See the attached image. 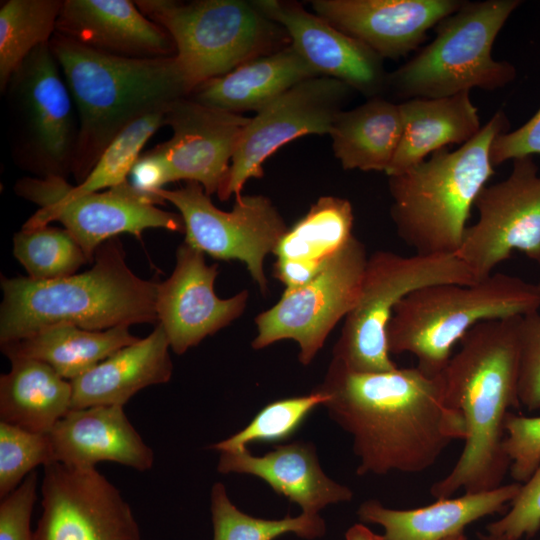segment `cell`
Masks as SVG:
<instances>
[{
  "instance_id": "52a82bcc",
  "label": "cell",
  "mask_w": 540,
  "mask_h": 540,
  "mask_svg": "<svg viewBox=\"0 0 540 540\" xmlns=\"http://www.w3.org/2000/svg\"><path fill=\"white\" fill-rule=\"evenodd\" d=\"M520 0L463 1L437 24L435 37L410 60L388 74L387 87L406 100L493 91L516 77L508 61L492 57L493 44Z\"/></svg>"
},
{
  "instance_id": "d6986e66",
  "label": "cell",
  "mask_w": 540,
  "mask_h": 540,
  "mask_svg": "<svg viewBox=\"0 0 540 540\" xmlns=\"http://www.w3.org/2000/svg\"><path fill=\"white\" fill-rule=\"evenodd\" d=\"M460 0H314L315 14L365 44L380 58L417 50L427 32L462 5Z\"/></svg>"
},
{
  "instance_id": "4dcf8cb0",
  "label": "cell",
  "mask_w": 540,
  "mask_h": 540,
  "mask_svg": "<svg viewBox=\"0 0 540 540\" xmlns=\"http://www.w3.org/2000/svg\"><path fill=\"white\" fill-rule=\"evenodd\" d=\"M138 340L130 334L128 326L94 331L59 325L3 343L1 350L9 360L30 358L44 362L62 378L72 381Z\"/></svg>"
},
{
  "instance_id": "44dd1931",
  "label": "cell",
  "mask_w": 540,
  "mask_h": 540,
  "mask_svg": "<svg viewBox=\"0 0 540 540\" xmlns=\"http://www.w3.org/2000/svg\"><path fill=\"white\" fill-rule=\"evenodd\" d=\"M89 48L123 57L175 55L161 26L129 0H63L56 32Z\"/></svg>"
},
{
  "instance_id": "3957f363",
  "label": "cell",
  "mask_w": 540,
  "mask_h": 540,
  "mask_svg": "<svg viewBox=\"0 0 540 540\" xmlns=\"http://www.w3.org/2000/svg\"><path fill=\"white\" fill-rule=\"evenodd\" d=\"M50 47L77 107L79 129L71 172L78 183L128 125L191 94L174 56H117L57 33Z\"/></svg>"
},
{
  "instance_id": "9a60e30c",
  "label": "cell",
  "mask_w": 540,
  "mask_h": 540,
  "mask_svg": "<svg viewBox=\"0 0 540 540\" xmlns=\"http://www.w3.org/2000/svg\"><path fill=\"white\" fill-rule=\"evenodd\" d=\"M41 494L34 540H141L129 504L96 468L50 463Z\"/></svg>"
},
{
  "instance_id": "83f0119b",
  "label": "cell",
  "mask_w": 540,
  "mask_h": 540,
  "mask_svg": "<svg viewBox=\"0 0 540 540\" xmlns=\"http://www.w3.org/2000/svg\"><path fill=\"white\" fill-rule=\"evenodd\" d=\"M402 136L387 176L417 165L451 144L460 146L482 128L470 92L440 98H412L399 104Z\"/></svg>"
},
{
  "instance_id": "e0dca14e",
  "label": "cell",
  "mask_w": 540,
  "mask_h": 540,
  "mask_svg": "<svg viewBox=\"0 0 540 540\" xmlns=\"http://www.w3.org/2000/svg\"><path fill=\"white\" fill-rule=\"evenodd\" d=\"M249 120L188 96L171 102L165 125L173 134L157 148L168 161L172 182H197L208 195L218 193Z\"/></svg>"
},
{
  "instance_id": "f6af8a7d",
  "label": "cell",
  "mask_w": 540,
  "mask_h": 540,
  "mask_svg": "<svg viewBox=\"0 0 540 540\" xmlns=\"http://www.w3.org/2000/svg\"><path fill=\"white\" fill-rule=\"evenodd\" d=\"M477 536L479 540H508L506 538L499 537L490 533H486V534L478 533Z\"/></svg>"
},
{
  "instance_id": "8d00e7d4",
  "label": "cell",
  "mask_w": 540,
  "mask_h": 540,
  "mask_svg": "<svg viewBox=\"0 0 540 540\" xmlns=\"http://www.w3.org/2000/svg\"><path fill=\"white\" fill-rule=\"evenodd\" d=\"M54 462L48 433L0 422V497L15 490L39 465Z\"/></svg>"
},
{
  "instance_id": "2e32d148",
  "label": "cell",
  "mask_w": 540,
  "mask_h": 540,
  "mask_svg": "<svg viewBox=\"0 0 540 540\" xmlns=\"http://www.w3.org/2000/svg\"><path fill=\"white\" fill-rule=\"evenodd\" d=\"M204 253L182 243L176 251L171 276L157 283L156 311L170 348L183 354L239 318L246 309L248 291L219 298L214 290L218 265H208Z\"/></svg>"
},
{
  "instance_id": "f35d334b",
  "label": "cell",
  "mask_w": 540,
  "mask_h": 540,
  "mask_svg": "<svg viewBox=\"0 0 540 540\" xmlns=\"http://www.w3.org/2000/svg\"><path fill=\"white\" fill-rule=\"evenodd\" d=\"M503 448L510 460V474L524 483L540 463V416L508 412L504 422Z\"/></svg>"
},
{
  "instance_id": "ac0fdd59",
  "label": "cell",
  "mask_w": 540,
  "mask_h": 540,
  "mask_svg": "<svg viewBox=\"0 0 540 540\" xmlns=\"http://www.w3.org/2000/svg\"><path fill=\"white\" fill-rule=\"evenodd\" d=\"M253 3L268 19L284 28L291 45L320 76L337 79L371 97L387 87L383 59L324 18L297 3L278 0Z\"/></svg>"
},
{
  "instance_id": "7402d4cb",
  "label": "cell",
  "mask_w": 540,
  "mask_h": 540,
  "mask_svg": "<svg viewBox=\"0 0 540 540\" xmlns=\"http://www.w3.org/2000/svg\"><path fill=\"white\" fill-rule=\"evenodd\" d=\"M54 462L95 468L110 461L137 471L154 463L152 449L127 418L123 406L101 405L71 409L48 433Z\"/></svg>"
},
{
  "instance_id": "f546056e",
  "label": "cell",
  "mask_w": 540,
  "mask_h": 540,
  "mask_svg": "<svg viewBox=\"0 0 540 540\" xmlns=\"http://www.w3.org/2000/svg\"><path fill=\"white\" fill-rule=\"evenodd\" d=\"M399 104L372 97L351 110H342L329 135L335 157L345 170L387 173L402 136Z\"/></svg>"
},
{
  "instance_id": "7bdbcfd3",
  "label": "cell",
  "mask_w": 540,
  "mask_h": 540,
  "mask_svg": "<svg viewBox=\"0 0 540 540\" xmlns=\"http://www.w3.org/2000/svg\"><path fill=\"white\" fill-rule=\"evenodd\" d=\"M540 154V107L521 127L503 132L493 141L490 158L493 166L517 158Z\"/></svg>"
},
{
  "instance_id": "4fadbf2b",
  "label": "cell",
  "mask_w": 540,
  "mask_h": 540,
  "mask_svg": "<svg viewBox=\"0 0 540 540\" xmlns=\"http://www.w3.org/2000/svg\"><path fill=\"white\" fill-rule=\"evenodd\" d=\"M352 91L337 79L316 76L257 111L244 128L228 176L217 193L219 199L240 196L250 178L263 176L265 160L288 142L308 134H329Z\"/></svg>"
},
{
  "instance_id": "d590c367",
  "label": "cell",
  "mask_w": 540,
  "mask_h": 540,
  "mask_svg": "<svg viewBox=\"0 0 540 540\" xmlns=\"http://www.w3.org/2000/svg\"><path fill=\"white\" fill-rule=\"evenodd\" d=\"M326 400L327 395L316 387L306 395L273 401L265 405L245 428L210 448L218 452L237 451L247 448L249 443L286 440Z\"/></svg>"
},
{
  "instance_id": "d6a6232c",
  "label": "cell",
  "mask_w": 540,
  "mask_h": 540,
  "mask_svg": "<svg viewBox=\"0 0 540 540\" xmlns=\"http://www.w3.org/2000/svg\"><path fill=\"white\" fill-rule=\"evenodd\" d=\"M210 510L213 540H275L287 533L304 539H316L326 533L325 521L319 514L301 513L282 519L250 516L232 503L221 482L212 486Z\"/></svg>"
},
{
  "instance_id": "9c48e42d",
  "label": "cell",
  "mask_w": 540,
  "mask_h": 540,
  "mask_svg": "<svg viewBox=\"0 0 540 540\" xmlns=\"http://www.w3.org/2000/svg\"><path fill=\"white\" fill-rule=\"evenodd\" d=\"M480 282L456 254L402 256L376 251L368 257L360 296L345 317L332 360L357 373L398 366L387 345V326L396 305L411 292L439 283Z\"/></svg>"
},
{
  "instance_id": "b9f144b4",
  "label": "cell",
  "mask_w": 540,
  "mask_h": 540,
  "mask_svg": "<svg viewBox=\"0 0 540 540\" xmlns=\"http://www.w3.org/2000/svg\"><path fill=\"white\" fill-rule=\"evenodd\" d=\"M127 181L147 203L155 206L165 203L158 197V192L172 182V177L168 161L157 146L139 156L129 172Z\"/></svg>"
},
{
  "instance_id": "8992f818",
  "label": "cell",
  "mask_w": 540,
  "mask_h": 540,
  "mask_svg": "<svg viewBox=\"0 0 540 540\" xmlns=\"http://www.w3.org/2000/svg\"><path fill=\"white\" fill-rule=\"evenodd\" d=\"M540 307L537 284L503 273L474 284L419 288L395 307L387 326L390 354L410 353L426 375L445 369L456 343L476 324L522 316Z\"/></svg>"
},
{
  "instance_id": "4316f807",
  "label": "cell",
  "mask_w": 540,
  "mask_h": 540,
  "mask_svg": "<svg viewBox=\"0 0 540 540\" xmlns=\"http://www.w3.org/2000/svg\"><path fill=\"white\" fill-rule=\"evenodd\" d=\"M316 76L320 75L290 44L204 82L192 91L191 98L231 113L257 112L296 84Z\"/></svg>"
},
{
  "instance_id": "ffe728a7",
  "label": "cell",
  "mask_w": 540,
  "mask_h": 540,
  "mask_svg": "<svg viewBox=\"0 0 540 540\" xmlns=\"http://www.w3.org/2000/svg\"><path fill=\"white\" fill-rule=\"evenodd\" d=\"M50 42L36 48L12 77L43 177L71 172L77 133L72 97Z\"/></svg>"
},
{
  "instance_id": "1f68e13d",
  "label": "cell",
  "mask_w": 540,
  "mask_h": 540,
  "mask_svg": "<svg viewBox=\"0 0 540 540\" xmlns=\"http://www.w3.org/2000/svg\"><path fill=\"white\" fill-rule=\"evenodd\" d=\"M63 0H8L0 8V88L3 92L25 59L49 43Z\"/></svg>"
},
{
  "instance_id": "ee69618b",
  "label": "cell",
  "mask_w": 540,
  "mask_h": 540,
  "mask_svg": "<svg viewBox=\"0 0 540 540\" xmlns=\"http://www.w3.org/2000/svg\"><path fill=\"white\" fill-rule=\"evenodd\" d=\"M345 540H385L383 535L371 531L365 525L357 523L352 525L345 533Z\"/></svg>"
},
{
  "instance_id": "5bb4252c",
  "label": "cell",
  "mask_w": 540,
  "mask_h": 540,
  "mask_svg": "<svg viewBox=\"0 0 540 540\" xmlns=\"http://www.w3.org/2000/svg\"><path fill=\"white\" fill-rule=\"evenodd\" d=\"M478 220L467 227L456 253L478 281L511 257L513 250L540 264V175L533 157L513 160L508 177L479 193Z\"/></svg>"
},
{
  "instance_id": "cb8c5ba5",
  "label": "cell",
  "mask_w": 540,
  "mask_h": 540,
  "mask_svg": "<svg viewBox=\"0 0 540 540\" xmlns=\"http://www.w3.org/2000/svg\"><path fill=\"white\" fill-rule=\"evenodd\" d=\"M520 486L515 482L481 492H464L456 498L437 499L430 505L404 510L387 508L372 499L359 506L357 515L363 522L382 526L385 540H443L462 533L485 516L505 510Z\"/></svg>"
},
{
  "instance_id": "ba28073f",
  "label": "cell",
  "mask_w": 540,
  "mask_h": 540,
  "mask_svg": "<svg viewBox=\"0 0 540 540\" xmlns=\"http://www.w3.org/2000/svg\"><path fill=\"white\" fill-rule=\"evenodd\" d=\"M135 3L171 37L174 58L191 93L204 82L263 55L278 38L275 23L253 1L140 0Z\"/></svg>"
},
{
  "instance_id": "603a6c76",
  "label": "cell",
  "mask_w": 540,
  "mask_h": 540,
  "mask_svg": "<svg viewBox=\"0 0 540 540\" xmlns=\"http://www.w3.org/2000/svg\"><path fill=\"white\" fill-rule=\"evenodd\" d=\"M219 453L218 472L259 477L277 494L299 505L302 513L319 514L328 505L353 498L348 486L324 473L311 443L279 445L262 456L252 455L248 448Z\"/></svg>"
},
{
  "instance_id": "836d02e7",
  "label": "cell",
  "mask_w": 540,
  "mask_h": 540,
  "mask_svg": "<svg viewBox=\"0 0 540 540\" xmlns=\"http://www.w3.org/2000/svg\"><path fill=\"white\" fill-rule=\"evenodd\" d=\"M13 255L29 278L54 280L74 275L86 262L84 251L65 229L43 226L13 237Z\"/></svg>"
},
{
  "instance_id": "bcb514c9",
  "label": "cell",
  "mask_w": 540,
  "mask_h": 540,
  "mask_svg": "<svg viewBox=\"0 0 540 540\" xmlns=\"http://www.w3.org/2000/svg\"><path fill=\"white\" fill-rule=\"evenodd\" d=\"M443 540H467V538H466L464 532H462V533H458V534L452 535L450 537H447V538H445Z\"/></svg>"
},
{
  "instance_id": "6da1fadb",
  "label": "cell",
  "mask_w": 540,
  "mask_h": 540,
  "mask_svg": "<svg viewBox=\"0 0 540 540\" xmlns=\"http://www.w3.org/2000/svg\"><path fill=\"white\" fill-rule=\"evenodd\" d=\"M317 388L329 417L353 438L358 475L423 472L466 438L461 414L446 403L442 373L417 366L357 373L331 360Z\"/></svg>"
},
{
  "instance_id": "277c9868",
  "label": "cell",
  "mask_w": 540,
  "mask_h": 540,
  "mask_svg": "<svg viewBox=\"0 0 540 540\" xmlns=\"http://www.w3.org/2000/svg\"><path fill=\"white\" fill-rule=\"evenodd\" d=\"M92 268L54 280L1 277L0 343L59 325L101 331L156 323L157 283L135 275L118 238L96 251Z\"/></svg>"
},
{
  "instance_id": "ab89813d",
  "label": "cell",
  "mask_w": 540,
  "mask_h": 540,
  "mask_svg": "<svg viewBox=\"0 0 540 540\" xmlns=\"http://www.w3.org/2000/svg\"><path fill=\"white\" fill-rule=\"evenodd\" d=\"M540 530V463L520 486L510 510L499 520L487 525V533L520 540L531 538Z\"/></svg>"
},
{
  "instance_id": "e575fe53",
  "label": "cell",
  "mask_w": 540,
  "mask_h": 540,
  "mask_svg": "<svg viewBox=\"0 0 540 540\" xmlns=\"http://www.w3.org/2000/svg\"><path fill=\"white\" fill-rule=\"evenodd\" d=\"M166 108L149 113L128 125L107 146L82 182L76 186L64 182V193L79 196L124 183L145 143L165 125Z\"/></svg>"
},
{
  "instance_id": "60d3db41",
  "label": "cell",
  "mask_w": 540,
  "mask_h": 540,
  "mask_svg": "<svg viewBox=\"0 0 540 540\" xmlns=\"http://www.w3.org/2000/svg\"><path fill=\"white\" fill-rule=\"evenodd\" d=\"M38 473L31 472L0 503V540H34L31 515L37 499Z\"/></svg>"
},
{
  "instance_id": "5b68a950",
  "label": "cell",
  "mask_w": 540,
  "mask_h": 540,
  "mask_svg": "<svg viewBox=\"0 0 540 540\" xmlns=\"http://www.w3.org/2000/svg\"><path fill=\"white\" fill-rule=\"evenodd\" d=\"M509 121L496 111L480 131L454 151L438 150L389 176L390 215L397 234L416 254H456L480 191L494 175L490 152Z\"/></svg>"
},
{
  "instance_id": "7a4b0ae2",
  "label": "cell",
  "mask_w": 540,
  "mask_h": 540,
  "mask_svg": "<svg viewBox=\"0 0 540 540\" xmlns=\"http://www.w3.org/2000/svg\"><path fill=\"white\" fill-rule=\"evenodd\" d=\"M521 316L486 320L460 340L442 372L445 400L464 421L466 438L452 470L430 493L449 498L459 490L475 493L502 484L510 468L503 442L509 408H519L518 329Z\"/></svg>"
},
{
  "instance_id": "7c38bea8",
  "label": "cell",
  "mask_w": 540,
  "mask_h": 540,
  "mask_svg": "<svg viewBox=\"0 0 540 540\" xmlns=\"http://www.w3.org/2000/svg\"><path fill=\"white\" fill-rule=\"evenodd\" d=\"M65 179L58 176L24 178L18 181L17 194L40 209L22 228L33 229L59 221L76 240L89 261L97 249L120 233L140 238L146 229L162 228L184 232L180 214L171 213L144 201L126 180L103 192L67 196Z\"/></svg>"
},
{
  "instance_id": "f1b7e54d",
  "label": "cell",
  "mask_w": 540,
  "mask_h": 540,
  "mask_svg": "<svg viewBox=\"0 0 540 540\" xmlns=\"http://www.w3.org/2000/svg\"><path fill=\"white\" fill-rule=\"evenodd\" d=\"M10 361V371L0 377V422L34 433H49L71 410V381L39 360Z\"/></svg>"
},
{
  "instance_id": "7dc6e473",
  "label": "cell",
  "mask_w": 540,
  "mask_h": 540,
  "mask_svg": "<svg viewBox=\"0 0 540 540\" xmlns=\"http://www.w3.org/2000/svg\"><path fill=\"white\" fill-rule=\"evenodd\" d=\"M537 285H538V287L540 288V280H539V282L537 283Z\"/></svg>"
},
{
  "instance_id": "74e56055",
  "label": "cell",
  "mask_w": 540,
  "mask_h": 540,
  "mask_svg": "<svg viewBox=\"0 0 540 540\" xmlns=\"http://www.w3.org/2000/svg\"><path fill=\"white\" fill-rule=\"evenodd\" d=\"M517 396L520 406L540 409V314L521 316L518 329Z\"/></svg>"
},
{
  "instance_id": "30bf717a",
  "label": "cell",
  "mask_w": 540,
  "mask_h": 540,
  "mask_svg": "<svg viewBox=\"0 0 540 540\" xmlns=\"http://www.w3.org/2000/svg\"><path fill=\"white\" fill-rule=\"evenodd\" d=\"M368 257L365 245L353 235L311 280L285 289L274 306L256 316L252 348L293 340L300 363L309 365L333 328L356 305Z\"/></svg>"
},
{
  "instance_id": "d4e9b609",
  "label": "cell",
  "mask_w": 540,
  "mask_h": 540,
  "mask_svg": "<svg viewBox=\"0 0 540 540\" xmlns=\"http://www.w3.org/2000/svg\"><path fill=\"white\" fill-rule=\"evenodd\" d=\"M169 340L160 323L145 338L125 346L71 381V409L124 406L145 387L170 380Z\"/></svg>"
},
{
  "instance_id": "8fae6325",
  "label": "cell",
  "mask_w": 540,
  "mask_h": 540,
  "mask_svg": "<svg viewBox=\"0 0 540 540\" xmlns=\"http://www.w3.org/2000/svg\"><path fill=\"white\" fill-rule=\"evenodd\" d=\"M158 197L179 211L184 242L216 259L242 262L261 293H267L265 258L274 254L289 228L268 197L241 194L231 211H223L197 182L174 190L164 188Z\"/></svg>"
},
{
  "instance_id": "484cf974",
  "label": "cell",
  "mask_w": 540,
  "mask_h": 540,
  "mask_svg": "<svg viewBox=\"0 0 540 540\" xmlns=\"http://www.w3.org/2000/svg\"><path fill=\"white\" fill-rule=\"evenodd\" d=\"M353 209L341 197L322 196L279 242L273 274L285 289L311 280L352 238Z\"/></svg>"
}]
</instances>
